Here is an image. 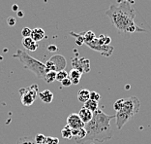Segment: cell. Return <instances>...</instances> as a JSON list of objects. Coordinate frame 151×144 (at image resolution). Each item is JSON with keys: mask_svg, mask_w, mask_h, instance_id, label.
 <instances>
[{"mask_svg": "<svg viewBox=\"0 0 151 144\" xmlns=\"http://www.w3.org/2000/svg\"><path fill=\"white\" fill-rule=\"evenodd\" d=\"M112 25L121 33L145 32V28L135 23L136 11L133 5L124 2L121 4H112L106 12Z\"/></svg>", "mask_w": 151, "mask_h": 144, "instance_id": "cell-1", "label": "cell"}, {"mask_svg": "<svg viewBox=\"0 0 151 144\" xmlns=\"http://www.w3.org/2000/svg\"><path fill=\"white\" fill-rule=\"evenodd\" d=\"M114 119V115H107L100 109L93 113L92 120L85 124L84 129L86 132L85 137L78 144H83L86 141L105 142L112 138V129L111 121Z\"/></svg>", "mask_w": 151, "mask_h": 144, "instance_id": "cell-2", "label": "cell"}, {"mask_svg": "<svg viewBox=\"0 0 151 144\" xmlns=\"http://www.w3.org/2000/svg\"><path fill=\"white\" fill-rule=\"evenodd\" d=\"M140 108V101L137 97L124 98L121 109L114 115L115 125L118 129H121L132 118L138 114Z\"/></svg>", "mask_w": 151, "mask_h": 144, "instance_id": "cell-3", "label": "cell"}, {"mask_svg": "<svg viewBox=\"0 0 151 144\" xmlns=\"http://www.w3.org/2000/svg\"><path fill=\"white\" fill-rule=\"evenodd\" d=\"M14 57L18 59L20 63L22 64V66L27 70H30L35 74V76L39 79H45V76L47 74L46 65L43 63L42 61L36 60L35 57H31L28 55L24 50L18 49L17 52L14 54Z\"/></svg>", "mask_w": 151, "mask_h": 144, "instance_id": "cell-4", "label": "cell"}, {"mask_svg": "<svg viewBox=\"0 0 151 144\" xmlns=\"http://www.w3.org/2000/svg\"><path fill=\"white\" fill-rule=\"evenodd\" d=\"M38 90H39V87L37 84H33L30 87L20 88L19 92L20 95L22 104L24 106L32 105L38 97Z\"/></svg>", "mask_w": 151, "mask_h": 144, "instance_id": "cell-5", "label": "cell"}, {"mask_svg": "<svg viewBox=\"0 0 151 144\" xmlns=\"http://www.w3.org/2000/svg\"><path fill=\"white\" fill-rule=\"evenodd\" d=\"M45 65H46L47 73L50 71L58 72L61 70H65V67L67 65V61L63 56H61V55H55V56L51 57L45 63Z\"/></svg>", "mask_w": 151, "mask_h": 144, "instance_id": "cell-6", "label": "cell"}, {"mask_svg": "<svg viewBox=\"0 0 151 144\" xmlns=\"http://www.w3.org/2000/svg\"><path fill=\"white\" fill-rule=\"evenodd\" d=\"M85 45H87L91 50L95 51V52L100 53L104 57H111L113 53V50H114V48L111 45H101V44H99L97 37L91 42L85 43Z\"/></svg>", "mask_w": 151, "mask_h": 144, "instance_id": "cell-7", "label": "cell"}, {"mask_svg": "<svg viewBox=\"0 0 151 144\" xmlns=\"http://www.w3.org/2000/svg\"><path fill=\"white\" fill-rule=\"evenodd\" d=\"M72 67L73 69L80 71L81 73H88L90 71V60L86 57H73Z\"/></svg>", "mask_w": 151, "mask_h": 144, "instance_id": "cell-8", "label": "cell"}, {"mask_svg": "<svg viewBox=\"0 0 151 144\" xmlns=\"http://www.w3.org/2000/svg\"><path fill=\"white\" fill-rule=\"evenodd\" d=\"M67 126H69L72 129H78L84 128L85 124L81 121L77 113H72L67 117Z\"/></svg>", "mask_w": 151, "mask_h": 144, "instance_id": "cell-9", "label": "cell"}, {"mask_svg": "<svg viewBox=\"0 0 151 144\" xmlns=\"http://www.w3.org/2000/svg\"><path fill=\"white\" fill-rule=\"evenodd\" d=\"M30 37H31V39L34 42L37 43L46 37V32H45L44 29L40 28V27H36V28L31 30V35H30Z\"/></svg>", "mask_w": 151, "mask_h": 144, "instance_id": "cell-10", "label": "cell"}, {"mask_svg": "<svg viewBox=\"0 0 151 144\" xmlns=\"http://www.w3.org/2000/svg\"><path fill=\"white\" fill-rule=\"evenodd\" d=\"M78 115L84 124H87V123L90 122L92 120V117H93V113L84 107H82L81 110L78 111Z\"/></svg>", "mask_w": 151, "mask_h": 144, "instance_id": "cell-11", "label": "cell"}, {"mask_svg": "<svg viewBox=\"0 0 151 144\" xmlns=\"http://www.w3.org/2000/svg\"><path fill=\"white\" fill-rule=\"evenodd\" d=\"M22 45L24 46L25 49L29 50L30 52H35V51L38 49V43L34 42V41L31 39V37H26V38H23L22 41Z\"/></svg>", "mask_w": 151, "mask_h": 144, "instance_id": "cell-12", "label": "cell"}, {"mask_svg": "<svg viewBox=\"0 0 151 144\" xmlns=\"http://www.w3.org/2000/svg\"><path fill=\"white\" fill-rule=\"evenodd\" d=\"M38 97H40V99L45 103H51L53 100V94L50 90H45L43 92H41L38 94Z\"/></svg>", "mask_w": 151, "mask_h": 144, "instance_id": "cell-13", "label": "cell"}, {"mask_svg": "<svg viewBox=\"0 0 151 144\" xmlns=\"http://www.w3.org/2000/svg\"><path fill=\"white\" fill-rule=\"evenodd\" d=\"M72 135H73V138L75 139V141L77 143H78L85 137V135H86V132H85L84 128L78 129H72Z\"/></svg>", "mask_w": 151, "mask_h": 144, "instance_id": "cell-14", "label": "cell"}, {"mask_svg": "<svg viewBox=\"0 0 151 144\" xmlns=\"http://www.w3.org/2000/svg\"><path fill=\"white\" fill-rule=\"evenodd\" d=\"M81 75H82V73H81L80 71H78L76 69H71V71L68 73V77H69V79L71 80L72 84L78 85L81 81Z\"/></svg>", "mask_w": 151, "mask_h": 144, "instance_id": "cell-15", "label": "cell"}, {"mask_svg": "<svg viewBox=\"0 0 151 144\" xmlns=\"http://www.w3.org/2000/svg\"><path fill=\"white\" fill-rule=\"evenodd\" d=\"M78 101L82 102V103H85L88 99H90V92L87 89H81L78 92Z\"/></svg>", "mask_w": 151, "mask_h": 144, "instance_id": "cell-16", "label": "cell"}, {"mask_svg": "<svg viewBox=\"0 0 151 144\" xmlns=\"http://www.w3.org/2000/svg\"><path fill=\"white\" fill-rule=\"evenodd\" d=\"M83 107L88 109V110L91 111L92 113H94L96 110H98L99 109L98 108V102L92 100V99H88V100L83 104Z\"/></svg>", "mask_w": 151, "mask_h": 144, "instance_id": "cell-17", "label": "cell"}, {"mask_svg": "<svg viewBox=\"0 0 151 144\" xmlns=\"http://www.w3.org/2000/svg\"><path fill=\"white\" fill-rule=\"evenodd\" d=\"M70 35L73 36L76 38V43L77 45H83L84 44V40H83V32H81V33H76L74 31H70Z\"/></svg>", "mask_w": 151, "mask_h": 144, "instance_id": "cell-18", "label": "cell"}, {"mask_svg": "<svg viewBox=\"0 0 151 144\" xmlns=\"http://www.w3.org/2000/svg\"><path fill=\"white\" fill-rule=\"evenodd\" d=\"M61 135H62L63 138L66 139H71L73 138V135H72V129L69 126H65L64 128L61 129Z\"/></svg>", "mask_w": 151, "mask_h": 144, "instance_id": "cell-19", "label": "cell"}, {"mask_svg": "<svg viewBox=\"0 0 151 144\" xmlns=\"http://www.w3.org/2000/svg\"><path fill=\"white\" fill-rule=\"evenodd\" d=\"M45 82L47 84H50V83H53L54 81H56V72L54 71H50L47 72L45 76Z\"/></svg>", "mask_w": 151, "mask_h": 144, "instance_id": "cell-20", "label": "cell"}, {"mask_svg": "<svg viewBox=\"0 0 151 144\" xmlns=\"http://www.w3.org/2000/svg\"><path fill=\"white\" fill-rule=\"evenodd\" d=\"M96 38L95 33L91 30H88V31L83 32V40H84V44L85 43H89L91 41H93Z\"/></svg>", "mask_w": 151, "mask_h": 144, "instance_id": "cell-21", "label": "cell"}, {"mask_svg": "<svg viewBox=\"0 0 151 144\" xmlns=\"http://www.w3.org/2000/svg\"><path fill=\"white\" fill-rule=\"evenodd\" d=\"M97 40H98L99 44H101V45H109L111 42V37L105 35V34H101L100 36L97 37Z\"/></svg>", "mask_w": 151, "mask_h": 144, "instance_id": "cell-22", "label": "cell"}, {"mask_svg": "<svg viewBox=\"0 0 151 144\" xmlns=\"http://www.w3.org/2000/svg\"><path fill=\"white\" fill-rule=\"evenodd\" d=\"M46 139H47V136L42 135V133H38V135H35L34 137V141H35L36 144H45L46 143Z\"/></svg>", "mask_w": 151, "mask_h": 144, "instance_id": "cell-23", "label": "cell"}, {"mask_svg": "<svg viewBox=\"0 0 151 144\" xmlns=\"http://www.w3.org/2000/svg\"><path fill=\"white\" fill-rule=\"evenodd\" d=\"M16 144H36V143L34 141V139H32L31 137H22L16 142Z\"/></svg>", "mask_w": 151, "mask_h": 144, "instance_id": "cell-24", "label": "cell"}, {"mask_svg": "<svg viewBox=\"0 0 151 144\" xmlns=\"http://www.w3.org/2000/svg\"><path fill=\"white\" fill-rule=\"evenodd\" d=\"M65 78H68V72L65 70H61L56 72V81L61 82L62 80H64Z\"/></svg>", "mask_w": 151, "mask_h": 144, "instance_id": "cell-25", "label": "cell"}, {"mask_svg": "<svg viewBox=\"0 0 151 144\" xmlns=\"http://www.w3.org/2000/svg\"><path fill=\"white\" fill-rule=\"evenodd\" d=\"M123 102H124V98H119V99H117V100L114 102V104H113V109H114L116 112L119 111L120 109H121V107H122Z\"/></svg>", "mask_w": 151, "mask_h": 144, "instance_id": "cell-26", "label": "cell"}, {"mask_svg": "<svg viewBox=\"0 0 151 144\" xmlns=\"http://www.w3.org/2000/svg\"><path fill=\"white\" fill-rule=\"evenodd\" d=\"M45 144H59V139L57 137H52V136H47Z\"/></svg>", "mask_w": 151, "mask_h": 144, "instance_id": "cell-27", "label": "cell"}, {"mask_svg": "<svg viewBox=\"0 0 151 144\" xmlns=\"http://www.w3.org/2000/svg\"><path fill=\"white\" fill-rule=\"evenodd\" d=\"M31 30L29 27H23L22 30V35L23 38H26V37H30L31 35Z\"/></svg>", "mask_w": 151, "mask_h": 144, "instance_id": "cell-28", "label": "cell"}, {"mask_svg": "<svg viewBox=\"0 0 151 144\" xmlns=\"http://www.w3.org/2000/svg\"><path fill=\"white\" fill-rule=\"evenodd\" d=\"M100 98H101V95H99L97 92H90V99L98 102L100 100Z\"/></svg>", "mask_w": 151, "mask_h": 144, "instance_id": "cell-29", "label": "cell"}, {"mask_svg": "<svg viewBox=\"0 0 151 144\" xmlns=\"http://www.w3.org/2000/svg\"><path fill=\"white\" fill-rule=\"evenodd\" d=\"M6 22H7V25L9 26H14L17 23V20L14 18V17H8Z\"/></svg>", "mask_w": 151, "mask_h": 144, "instance_id": "cell-30", "label": "cell"}, {"mask_svg": "<svg viewBox=\"0 0 151 144\" xmlns=\"http://www.w3.org/2000/svg\"><path fill=\"white\" fill-rule=\"evenodd\" d=\"M61 83V85L63 86V87H70V86L72 85V82H71V80L69 79V77L68 78H65L64 80H62L60 82Z\"/></svg>", "mask_w": 151, "mask_h": 144, "instance_id": "cell-31", "label": "cell"}, {"mask_svg": "<svg viewBox=\"0 0 151 144\" xmlns=\"http://www.w3.org/2000/svg\"><path fill=\"white\" fill-rule=\"evenodd\" d=\"M47 51H49V52H50V53H54V52H56V51L58 50V48H57V46L56 45H52V44H51V45H49L47 46Z\"/></svg>", "mask_w": 151, "mask_h": 144, "instance_id": "cell-32", "label": "cell"}, {"mask_svg": "<svg viewBox=\"0 0 151 144\" xmlns=\"http://www.w3.org/2000/svg\"><path fill=\"white\" fill-rule=\"evenodd\" d=\"M116 2H117V4H121V3L127 2V3H129V4L133 5L134 3H135V0H116Z\"/></svg>", "mask_w": 151, "mask_h": 144, "instance_id": "cell-33", "label": "cell"}, {"mask_svg": "<svg viewBox=\"0 0 151 144\" xmlns=\"http://www.w3.org/2000/svg\"><path fill=\"white\" fill-rule=\"evenodd\" d=\"M17 16H18L19 18H23V17H24V12H23L22 10H19V11L17 12Z\"/></svg>", "mask_w": 151, "mask_h": 144, "instance_id": "cell-34", "label": "cell"}, {"mask_svg": "<svg viewBox=\"0 0 151 144\" xmlns=\"http://www.w3.org/2000/svg\"><path fill=\"white\" fill-rule=\"evenodd\" d=\"M12 11H14V12H18V11H19V5H18V4H14V5H12Z\"/></svg>", "mask_w": 151, "mask_h": 144, "instance_id": "cell-35", "label": "cell"}, {"mask_svg": "<svg viewBox=\"0 0 151 144\" xmlns=\"http://www.w3.org/2000/svg\"><path fill=\"white\" fill-rule=\"evenodd\" d=\"M0 60H2V57H0Z\"/></svg>", "mask_w": 151, "mask_h": 144, "instance_id": "cell-36", "label": "cell"}]
</instances>
